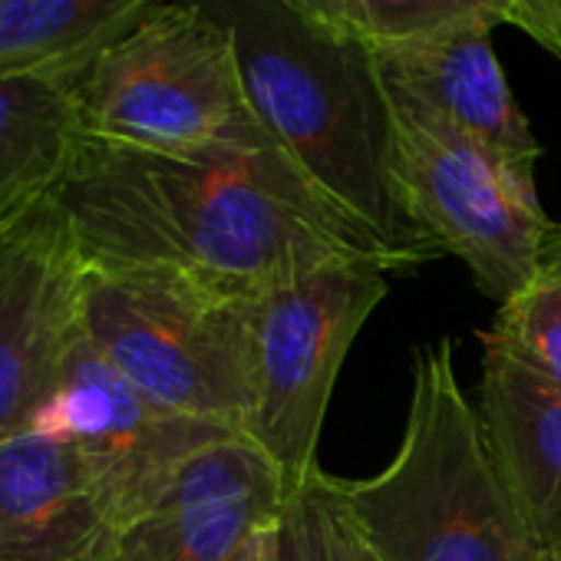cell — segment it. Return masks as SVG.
Returning <instances> with one entry per match:
<instances>
[{
    "label": "cell",
    "instance_id": "17",
    "mask_svg": "<svg viewBox=\"0 0 561 561\" xmlns=\"http://www.w3.org/2000/svg\"><path fill=\"white\" fill-rule=\"evenodd\" d=\"M347 24L367 47L430 41L512 24V0H347Z\"/></svg>",
    "mask_w": 561,
    "mask_h": 561
},
{
    "label": "cell",
    "instance_id": "10",
    "mask_svg": "<svg viewBox=\"0 0 561 561\" xmlns=\"http://www.w3.org/2000/svg\"><path fill=\"white\" fill-rule=\"evenodd\" d=\"M288 499L271 459L241 436L202 449L169 492L136 518L113 561H238Z\"/></svg>",
    "mask_w": 561,
    "mask_h": 561
},
{
    "label": "cell",
    "instance_id": "8",
    "mask_svg": "<svg viewBox=\"0 0 561 561\" xmlns=\"http://www.w3.org/2000/svg\"><path fill=\"white\" fill-rule=\"evenodd\" d=\"M34 426L77 449L119 531L142 518L202 449L234 436L159 407L87 337L70 351Z\"/></svg>",
    "mask_w": 561,
    "mask_h": 561
},
{
    "label": "cell",
    "instance_id": "9",
    "mask_svg": "<svg viewBox=\"0 0 561 561\" xmlns=\"http://www.w3.org/2000/svg\"><path fill=\"white\" fill-rule=\"evenodd\" d=\"M87 261L54 195L0 221V443L34 426L83 337Z\"/></svg>",
    "mask_w": 561,
    "mask_h": 561
},
{
    "label": "cell",
    "instance_id": "3",
    "mask_svg": "<svg viewBox=\"0 0 561 561\" xmlns=\"http://www.w3.org/2000/svg\"><path fill=\"white\" fill-rule=\"evenodd\" d=\"M321 482L377 561H548L456 377L453 341L416 351L393 459L364 479L321 472Z\"/></svg>",
    "mask_w": 561,
    "mask_h": 561
},
{
    "label": "cell",
    "instance_id": "19",
    "mask_svg": "<svg viewBox=\"0 0 561 561\" xmlns=\"http://www.w3.org/2000/svg\"><path fill=\"white\" fill-rule=\"evenodd\" d=\"M512 24L561 57V0H512Z\"/></svg>",
    "mask_w": 561,
    "mask_h": 561
},
{
    "label": "cell",
    "instance_id": "5",
    "mask_svg": "<svg viewBox=\"0 0 561 561\" xmlns=\"http://www.w3.org/2000/svg\"><path fill=\"white\" fill-rule=\"evenodd\" d=\"M248 298L172 267L87 264L83 337L159 407L244 439Z\"/></svg>",
    "mask_w": 561,
    "mask_h": 561
},
{
    "label": "cell",
    "instance_id": "2",
    "mask_svg": "<svg viewBox=\"0 0 561 561\" xmlns=\"http://www.w3.org/2000/svg\"><path fill=\"white\" fill-rule=\"evenodd\" d=\"M238 54L248 103L305 182L354 228L416 267L439 257L390 192V110L370 47L280 0H198Z\"/></svg>",
    "mask_w": 561,
    "mask_h": 561
},
{
    "label": "cell",
    "instance_id": "7",
    "mask_svg": "<svg viewBox=\"0 0 561 561\" xmlns=\"http://www.w3.org/2000/svg\"><path fill=\"white\" fill-rule=\"evenodd\" d=\"M380 264L347 261L311 271L244 301L251 416L244 439L280 472L288 495L321 472L337 374L377 305L387 298Z\"/></svg>",
    "mask_w": 561,
    "mask_h": 561
},
{
    "label": "cell",
    "instance_id": "4",
    "mask_svg": "<svg viewBox=\"0 0 561 561\" xmlns=\"http://www.w3.org/2000/svg\"><path fill=\"white\" fill-rule=\"evenodd\" d=\"M87 139L165 156L267 152L234 41L198 0H165L73 87Z\"/></svg>",
    "mask_w": 561,
    "mask_h": 561
},
{
    "label": "cell",
    "instance_id": "18",
    "mask_svg": "<svg viewBox=\"0 0 561 561\" xmlns=\"http://www.w3.org/2000/svg\"><path fill=\"white\" fill-rule=\"evenodd\" d=\"M321 472L295 489L277 512V561H377L328 495Z\"/></svg>",
    "mask_w": 561,
    "mask_h": 561
},
{
    "label": "cell",
    "instance_id": "11",
    "mask_svg": "<svg viewBox=\"0 0 561 561\" xmlns=\"http://www.w3.org/2000/svg\"><path fill=\"white\" fill-rule=\"evenodd\" d=\"M119 535L70 443L37 426L0 443V561H113Z\"/></svg>",
    "mask_w": 561,
    "mask_h": 561
},
{
    "label": "cell",
    "instance_id": "23",
    "mask_svg": "<svg viewBox=\"0 0 561 561\" xmlns=\"http://www.w3.org/2000/svg\"><path fill=\"white\" fill-rule=\"evenodd\" d=\"M548 561H561V551H558V554H551V558H548Z\"/></svg>",
    "mask_w": 561,
    "mask_h": 561
},
{
    "label": "cell",
    "instance_id": "21",
    "mask_svg": "<svg viewBox=\"0 0 561 561\" xmlns=\"http://www.w3.org/2000/svg\"><path fill=\"white\" fill-rule=\"evenodd\" d=\"M238 561H277V541H274V525L261 528L238 554Z\"/></svg>",
    "mask_w": 561,
    "mask_h": 561
},
{
    "label": "cell",
    "instance_id": "22",
    "mask_svg": "<svg viewBox=\"0 0 561 561\" xmlns=\"http://www.w3.org/2000/svg\"><path fill=\"white\" fill-rule=\"evenodd\" d=\"M541 261H561V221L551 225V231H548V238H545Z\"/></svg>",
    "mask_w": 561,
    "mask_h": 561
},
{
    "label": "cell",
    "instance_id": "14",
    "mask_svg": "<svg viewBox=\"0 0 561 561\" xmlns=\"http://www.w3.org/2000/svg\"><path fill=\"white\" fill-rule=\"evenodd\" d=\"M165 0H0V80L73 87Z\"/></svg>",
    "mask_w": 561,
    "mask_h": 561
},
{
    "label": "cell",
    "instance_id": "13",
    "mask_svg": "<svg viewBox=\"0 0 561 561\" xmlns=\"http://www.w3.org/2000/svg\"><path fill=\"white\" fill-rule=\"evenodd\" d=\"M479 420L499 476L531 538L551 558L561 551V390L541 383L512 357L482 347Z\"/></svg>",
    "mask_w": 561,
    "mask_h": 561
},
{
    "label": "cell",
    "instance_id": "6",
    "mask_svg": "<svg viewBox=\"0 0 561 561\" xmlns=\"http://www.w3.org/2000/svg\"><path fill=\"white\" fill-rule=\"evenodd\" d=\"M390 192L413 234L459 257L492 301L518 295L541 267L551 218L522 169L430 110L387 93Z\"/></svg>",
    "mask_w": 561,
    "mask_h": 561
},
{
    "label": "cell",
    "instance_id": "1",
    "mask_svg": "<svg viewBox=\"0 0 561 561\" xmlns=\"http://www.w3.org/2000/svg\"><path fill=\"white\" fill-rule=\"evenodd\" d=\"M57 198L87 264L172 267L228 298L347 261L416 271L341 218L280 149L165 156L83 139Z\"/></svg>",
    "mask_w": 561,
    "mask_h": 561
},
{
    "label": "cell",
    "instance_id": "12",
    "mask_svg": "<svg viewBox=\"0 0 561 561\" xmlns=\"http://www.w3.org/2000/svg\"><path fill=\"white\" fill-rule=\"evenodd\" d=\"M489 37L492 31H459L370 47V57L387 93L430 110L508 162L535 169L541 146L505 83Z\"/></svg>",
    "mask_w": 561,
    "mask_h": 561
},
{
    "label": "cell",
    "instance_id": "15",
    "mask_svg": "<svg viewBox=\"0 0 561 561\" xmlns=\"http://www.w3.org/2000/svg\"><path fill=\"white\" fill-rule=\"evenodd\" d=\"M87 133L70 87L0 80V221L60 192Z\"/></svg>",
    "mask_w": 561,
    "mask_h": 561
},
{
    "label": "cell",
    "instance_id": "20",
    "mask_svg": "<svg viewBox=\"0 0 561 561\" xmlns=\"http://www.w3.org/2000/svg\"><path fill=\"white\" fill-rule=\"evenodd\" d=\"M280 4H288L291 11L305 14L321 27H331L337 34H354L347 24V0H280Z\"/></svg>",
    "mask_w": 561,
    "mask_h": 561
},
{
    "label": "cell",
    "instance_id": "16",
    "mask_svg": "<svg viewBox=\"0 0 561 561\" xmlns=\"http://www.w3.org/2000/svg\"><path fill=\"white\" fill-rule=\"evenodd\" d=\"M482 344L561 390V261H541L528 285L499 305Z\"/></svg>",
    "mask_w": 561,
    "mask_h": 561
}]
</instances>
